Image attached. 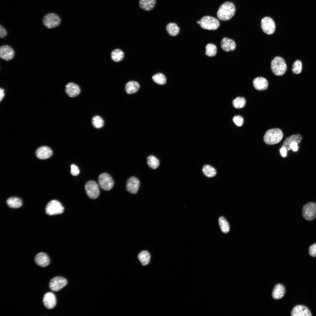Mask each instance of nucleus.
<instances>
[{
  "label": "nucleus",
  "instance_id": "nucleus-3",
  "mask_svg": "<svg viewBox=\"0 0 316 316\" xmlns=\"http://www.w3.org/2000/svg\"><path fill=\"white\" fill-rule=\"evenodd\" d=\"M271 65L272 72L277 76L284 75L287 70V66L284 60L280 56L275 57L272 60Z\"/></svg>",
  "mask_w": 316,
  "mask_h": 316
},
{
  "label": "nucleus",
  "instance_id": "nucleus-20",
  "mask_svg": "<svg viewBox=\"0 0 316 316\" xmlns=\"http://www.w3.org/2000/svg\"><path fill=\"white\" fill-rule=\"evenodd\" d=\"M253 84L254 88L259 91L266 90L268 86L267 80L263 77H257L254 79L253 81Z\"/></svg>",
  "mask_w": 316,
  "mask_h": 316
},
{
  "label": "nucleus",
  "instance_id": "nucleus-24",
  "mask_svg": "<svg viewBox=\"0 0 316 316\" xmlns=\"http://www.w3.org/2000/svg\"><path fill=\"white\" fill-rule=\"evenodd\" d=\"M138 258L142 265L145 266L150 263L151 255L148 251L143 250L140 251L138 254Z\"/></svg>",
  "mask_w": 316,
  "mask_h": 316
},
{
  "label": "nucleus",
  "instance_id": "nucleus-26",
  "mask_svg": "<svg viewBox=\"0 0 316 316\" xmlns=\"http://www.w3.org/2000/svg\"><path fill=\"white\" fill-rule=\"evenodd\" d=\"M166 29L169 34L172 37L177 35L180 31V28L176 23L170 22L166 25Z\"/></svg>",
  "mask_w": 316,
  "mask_h": 316
},
{
  "label": "nucleus",
  "instance_id": "nucleus-19",
  "mask_svg": "<svg viewBox=\"0 0 316 316\" xmlns=\"http://www.w3.org/2000/svg\"><path fill=\"white\" fill-rule=\"evenodd\" d=\"M65 91L69 97H74L79 94L80 89L77 84L73 83H69L66 85Z\"/></svg>",
  "mask_w": 316,
  "mask_h": 316
},
{
  "label": "nucleus",
  "instance_id": "nucleus-38",
  "mask_svg": "<svg viewBox=\"0 0 316 316\" xmlns=\"http://www.w3.org/2000/svg\"><path fill=\"white\" fill-rule=\"evenodd\" d=\"M309 253L312 257H316V243L310 246L309 248Z\"/></svg>",
  "mask_w": 316,
  "mask_h": 316
},
{
  "label": "nucleus",
  "instance_id": "nucleus-15",
  "mask_svg": "<svg viewBox=\"0 0 316 316\" xmlns=\"http://www.w3.org/2000/svg\"><path fill=\"white\" fill-rule=\"evenodd\" d=\"M43 302L44 305L47 309H51L56 306V299L55 295L52 292L46 293L44 296Z\"/></svg>",
  "mask_w": 316,
  "mask_h": 316
},
{
  "label": "nucleus",
  "instance_id": "nucleus-9",
  "mask_svg": "<svg viewBox=\"0 0 316 316\" xmlns=\"http://www.w3.org/2000/svg\"><path fill=\"white\" fill-rule=\"evenodd\" d=\"M99 184L103 189L109 191L113 188L114 182L112 177L107 173L100 174L98 178Z\"/></svg>",
  "mask_w": 316,
  "mask_h": 316
},
{
  "label": "nucleus",
  "instance_id": "nucleus-25",
  "mask_svg": "<svg viewBox=\"0 0 316 316\" xmlns=\"http://www.w3.org/2000/svg\"><path fill=\"white\" fill-rule=\"evenodd\" d=\"M140 85L137 82L130 81L128 82L126 85L125 90L128 94H133L135 93L139 89Z\"/></svg>",
  "mask_w": 316,
  "mask_h": 316
},
{
  "label": "nucleus",
  "instance_id": "nucleus-17",
  "mask_svg": "<svg viewBox=\"0 0 316 316\" xmlns=\"http://www.w3.org/2000/svg\"><path fill=\"white\" fill-rule=\"evenodd\" d=\"M35 154L38 158L44 159L49 158L51 156L52 154V151L48 147L42 146L36 150Z\"/></svg>",
  "mask_w": 316,
  "mask_h": 316
},
{
  "label": "nucleus",
  "instance_id": "nucleus-41",
  "mask_svg": "<svg viewBox=\"0 0 316 316\" xmlns=\"http://www.w3.org/2000/svg\"><path fill=\"white\" fill-rule=\"evenodd\" d=\"M280 151L281 154L283 157H285L286 156L287 151L284 147H281Z\"/></svg>",
  "mask_w": 316,
  "mask_h": 316
},
{
  "label": "nucleus",
  "instance_id": "nucleus-36",
  "mask_svg": "<svg viewBox=\"0 0 316 316\" xmlns=\"http://www.w3.org/2000/svg\"><path fill=\"white\" fill-rule=\"evenodd\" d=\"M302 70V63L301 61L296 60L293 63L292 67V71L295 74H299Z\"/></svg>",
  "mask_w": 316,
  "mask_h": 316
},
{
  "label": "nucleus",
  "instance_id": "nucleus-1",
  "mask_svg": "<svg viewBox=\"0 0 316 316\" xmlns=\"http://www.w3.org/2000/svg\"><path fill=\"white\" fill-rule=\"evenodd\" d=\"M236 8L234 4L230 1L226 2L219 8L217 13L218 19L221 21H226L231 19L234 15Z\"/></svg>",
  "mask_w": 316,
  "mask_h": 316
},
{
  "label": "nucleus",
  "instance_id": "nucleus-42",
  "mask_svg": "<svg viewBox=\"0 0 316 316\" xmlns=\"http://www.w3.org/2000/svg\"><path fill=\"white\" fill-rule=\"evenodd\" d=\"M4 90L0 88V100L1 101L4 96Z\"/></svg>",
  "mask_w": 316,
  "mask_h": 316
},
{
  "label": "nucleus",
  "instance_id": "nucleus-2",
  "mask_svg": "<svg viewBox=\"0 0 316 316\" xmlns=\"http://www.w3.org/2000/svg\"><path fill=\"white\" fill-rule=\"evenodd\" d=\"M283 137V133L280 129L272 128L266 131L263 137V140L267 145H274L280 142Z\"/></svg>",
  "mask_w": 316,
  "mask_h": 316
},
{
  "label": "nucleus",
  "instance_id": "nucleus-7",
  "mask_svg": "<svg viewBox=\"0 0 316 316\" xmlns=\"http://www.w3.org/2000/svg\"><path fill=\"white\" fill-rule=\"evenodd\" d=\"M43 24L48 28H52L58 26L60 24L61 19L59 16L56 13H49L44 16L42 20Z\"/></svg>",
  "mask_w": 316,
  "mask_h": 316
},
{
  "label": "nucleus",
  "instance_id": "nucleus-21",
  "mask_svg": "<svg viewBox=\"0 0 316 316\" xmlns=\"http://www.w3.org/2000/svg\"><path fill=\"white\" fill-rule=\"evenodd\" d=\"M35 263L41 267H46L50 263V260L48 255L45 253H40L35 256Z\"/></svg>",
  "mask_w": 316,
  "mask_h": 316
},
{
  "label": "nucleus",
  "instance_id": "nucleus-18",
  "mask_svg": "<svg viewBox=\"0 0 316 316\" xmlns=\"http://www.w3.org/2000/svg\"><path fill=\"white\" fill-rule=\"evenodd\" d=\"M221 47L225 51L229 52L235 50L236 44L233 40L225 37L223 38L221 41Z\"/></svg>",
  "mask_w": 316,
  "mask_h": 316
},
{
  "label": "nucleus",
  "instance_id": "nucleus-34",
  "mask_svg": "<svg viewBox=\"0 0 316 316\" xmlns=\"http://www.w3.org/2000/svg\"><path fill=\"white\" fill-rule=\"evenodd\" d=\"M219 223L221 230L223 233H226L229 231V225L225 218L220 217L219 219Z\"/></svg>",
  "mask_w": 316,
  "mask_h": 316
},
{
  "label": "nucleus",
  "instance_id": "nucleus-35",
  "mask_svg": "<svg viewBox=\"0 0 316 316\" xmlns=\"http://www.w3.org/2000/svg\"><path fill=\"white\" fill-rule=\"evenodd\" d=\"M92 122L94 127L96 128H100L104 126V121L103 119L99 116H94L92 118Z\"/></svg>",
  "mask_w": 316,
  "mask_h": 316
},
{
  "label": "nucleus",
  "instance_id": "nucleus-29",
  "mask_svg": "<svg viewBox=\"0 0 316 316\" xmlns=\"http://www.w3.org/2000/svg\"><path fill=\"white\" fill-rule=\"evenodd\" d=\"M124 54L123 51L119 49L113 50L111 53V58L112 60L116 62L121 61L123 58Z\"/></svg>",
  "mask_w": 316,
  "mask_h": 316
},
{
  "label": "nucleus",
  "instance_id": "nucleus-13",
  "mask_svg": "<svg viewBox=\"0 0 316 316\" xmlns=\"http://www.w3.org/2000/svg\"><path fill=\"white\" fill-rule=\"evenodd\" d=\"M140 186L139 180L135 176L129 178L126 182V188L127 191L132 194H136Z\"/></svg>",
  "mask_w": 316,
  "mask_h": 316
},
{
  "label": "nucleus",
  "instance_id": "nucleus-33",
  "mask_svg": "<svg viewBox=\"0 0 316 316\" xmlns=\"http://www.w3.org/2000/svg\"><path fill=\"white\" fill-rule=\"evenodd\" d=\"M152 78L154 82L160 85H164L166 83V79L165 76L161 73L155 74Z\"/></svg>",
  "mask_w": 316,
  "mask_h": 316
},
{
  "label": "nucleus",
  "instance_id": "nucleus-11",
  "mask_svg": "<svg viewBox=\"0 0 316 316\" xmlns=\"http://www.w3.org/2000/svg\"><path fill=\"white\" fill-rule=\"evenodd\" d=\"M261 28L264 32L267 35H272L274 32L276 25L272 18L269 17H265L261 20Z\"/></svg>",
  "mask_w": 316,
  "mask_h": 316
},
{
  "label": "nucleus",
  "instance_id": "nucleus-23",
  "mask_svg": "<svg viewBox=\"0 0 316 316\" xmlns=\"http://www.w3.org/2000/svg\"><path fill=\"white\" fill-rule=\"evenodd\" d=\"M156 3V0H139V5L143 10L149 11L154 8Z\"/></svg>",
  "mask_w": 316,
  "mask_h": 316
},
{
  "label": "nucleus",
  "instance_id": "nucleus-6",
  "mask_svg": "<svg viewBox=\"0 0 316 316\" xmlns=\"http://www.w3.org/2000/svg\"><path fill=\"white\" fill-rule=\"evenodd\" d=\"M302 213L305 220L308 221L314 220L316 218V203L310 202L304 205L302 208Z\"/></svg>",
  "mask_w": 316,
  "mask_h": 316
},
{
  "label": "nucleus",
  "instance_id": "nucleus-40",
  "mask_svg": "<svg viewBox=\"0 0 316 316\" xmlns=\"http://www.w3.org/2000/svg\"><path fill=\"white\" fill-rule=\"evenodd\" d=\"M7 34V32L6 29L1 25L0 26V37L1 38L4 37Z\"/></svg>",
  "mask_w": 316,
  "mask_h": 316
},
{
  "label": "nucleus",
  "instance_id": "nucleus-8",
  "mask_svg": "<svg viewBox=\"0 0 316 316\" xmlns=\"http://www.w3.org/2000/svg\"><path fill=\"white\" fill-rule=\"evenodd\" d=\"M64 207L61 203L56 200H53L49 202L45 208L46 214L49 215L58 214L62 213Z\"/></svg>",
  "mask_w": 316,
  "mask_h": 316
},
{
  "label": "nucleus",
  "instance_id": "nucleus-43",
  "mask_svg": "<svg viewBox=\"0 0 316 316\" xmlns=\"http://www.w3.org/2000/svg\"><path fill=\"white\" fill-rule=\"evenodd\" d=\"M200 21L199 20H197V23L198 24H199Z\"/></svg>",
  "mask_w": 316,
  "mask_h": 316
},
{
  "label": "nucleus",
  "instance_id": "nucleus-22",
  "mask_svg": "<svg viewBox=\"0 0 316 316\" xmlns=\"http://www.w3.org/2000/svg\"><path fill=\"white\" fill-rule=\"evenodd\" d=\"M286 289L282 284H279L275 285L272 292V296L273 298L278 300L282 298L285 295Z\"/></svg>",
  "mask_w": 316,
  "mask_h": 316
},
{
  "label": "nucleus",
  "instance_id": "nucleus-4",
  "mask_svg": "<svg viewBox=\"0 0 316 316\" xmlns=\"http://www.w3.org/2000/svg\"><path fill=\"white\" fill-rule=\"evenodd\" d=\"M303 139L302 135L299 134L292 135L287 138L284 141L282 147H284L287 151L292 149L294 151L298 150V145Z\"/></svg>",
  "mask_w": 316,
  "mask_h": 316
},
{
  "label": "nucleus",
  "instance_id": "nucleus-39",
  "mask_svg": "<svg viewBox=\"0 0 316 316\" xmlns=\"http://www.w3.org/2000/svg\"><path fill=\"white\" fill-rule=\"evenodd\" d=\"M71 173L72 175L76 176L79 174L80 170L77 166L73 164L71 165Z\"/></svg>",
  "mask_w": 316,
  "mask_h": 316
},
{
  "label": "nucleus",
  "instance_id": "nucleus-14",
  "mask_svg": "<svg viewBox=\"0 0 316 316\" xmlns=\"http://www.w3.org/2000/svg\"><path fill=\"white\" fill-rule=\"evenodd\" d=\"M291 316H312L311 313L308 308L304 305H298L292 310Z\"/></svg>",
  "mask_w": 316,
  "mask_h": 316
},
{
  "label": "nucleus",
  "instance_id": "nucleus-12",
  "mask_svg": "<svg viewBox=\"0 0 316 316\" xmlns=\"http://www.w3.org/2000/svg\"><path fill=\"white\" fill-rule=\"evenodd\" d=\"M67 283V281L65 278L61 276H56L50 280L49 287L52 291H57L65 286Z\"/></svg>",
  "mask_w": 316,
  "mask_h": 316
},
{
  "label": "nucleus",
  "instance_id": "nucleus-31",
  "mask_svg": "<svg viewBox=\"0 0 316 316\" xmlns=\"http://www.w3.org/2000/svg\"><path fill=\"white\" fill-rule=\"evenodd\" d=\"M246 103V101L244 97H238L233 99L232 104L234 108L237 109H240L244 107Z\"/></svg>",
  "mask_w": 316,
  "mask_h": 316
},
{
  "label": "nucleus",
  "instance_id": "nucleus-30",
  "mask_svg": "<svg viewBox=\"0 0 316 316\" xmlns=\"http://www.w3.org/2000/svg\"><path fill=\"white\" fill-rule=\"evenodd\" d=\"M202 171L205 176L209 178L214 176L216 174V171L215 169L208 165L204 166L202 169Z\"/></svg>",
  "mask_w": 316,
  "mask_h": 316
},
{
  "label": "nucleus",
  "instance_id": "nucleus-28",
  "mask_svg": "<svg viewBox=\"0 0 316 316\" xmlns=\"http://www.w3.org/2000/svg\"><path fill=\"white\" fill-rule=\"evenodd\" d=\"M147 162L148 166L154 169H157L159 165V160L156 157L152 155H150L147 157Z\"/></svg>",
  "mask_w": 316,
  "mask_h": 316
},
{
  "label": "nucleus",
  "instance_id": "nucleus-5",
  "mask_svg": "<svg viewBox=\"0 0 316 316\" xmlns=\"http://www.w3.org/2000/svg\"><path fill=\"white\" fill-rule=\"evenodd\" d=\"M199 25L203 29L214 30L218 29L220 26V23L216 18L209 16L202 17L200 20Z\"/></svg>",
  "mask_w": 316,
  "mask_h": 316
},
{
  "label": "nucleus",
  "instance_id": "nucleus-32",
  "mask_svg": "<svg viewBox=\"0 0 316 316\" xmlns=\"http://www.w3.org/2000/svg\"><path fill=\"white\" fill-rule=\"evenodd\" d=\"M206 55L209 57L215 56L217 52V48L216 46L212 43L208 44L205 47Z\"/></svg>",
  "mask_w": 316,
  "mask_h": 316
},
{
  "label": "nucleus",
  "instance_id": "nucleus-27",
  "mask_svg": "<svg viewBox=\"0 0 316 316\" xmlns=\"http://www.w3.org/2000/svg\"><path fill=\"white\" fill-rule=\"evenodd\" d=\"M7 205L9 207L12 208H18L22 205V200L20 198L15 197H11L6 200Z\"/></svg>",
  "mask_w": 316,
  "mask_h": 316
},
{
  "label": "nucleus",
  "instance_id": "nucleus-37",
  "mask_svg": "<svg viewBox=\"0 0 316 316\" xmlns=\"http://www.w3.org/2000/svg\"><path fill=\"white\" fill-rule=\"evenodd\" d=\"M233 121L235 124L238 126H242L243 123L244 119L240 115H236L234 116Z\"/></svg>",
  "mask_w": 316,
  "mask_h": 316
},
{
  "label": "nucleus",
  "instance_id": "nucleus-10",
  "mask_svg": "<svg viewBox=\"0 0 316 316\" xmlns=\"http://www.w3.org/2000/svg\"><path fill=\"white\" fill-rule=\"evenodd\" d=\"M85 189L88 197L92 199L97 198L100 194L98 184L95 181H89L85 185Z\"/></svg>",
  "mask_w": 316,
  "mask_h": 316
},
{
  "label": "nucleus",
  "instance_id": "nucleus-16",
  "mask_svg": "<svg viewBox=\"0 0 316 316\" xmlns=\"http://www.w3.org/2000/svg\"><path fill=\"white\" fill-rule=\"evenodd\" d=\"M14 55L13 49L11 47L8 45H3L0 48V57L1 58L6 61L11 59Z\"/></svg>",
  "mask_w": 316,
  "mask_h": 316
}]
</instances>
